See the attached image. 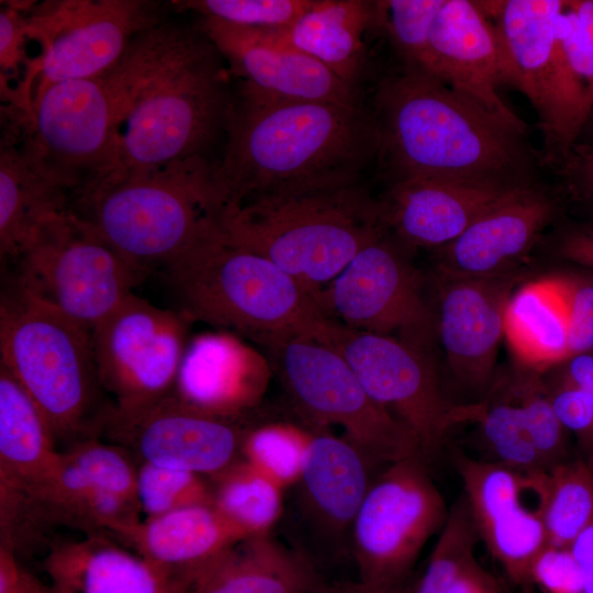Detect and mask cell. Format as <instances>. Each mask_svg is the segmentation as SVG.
I'll return each instance as SVG.
<instances>
[{"instance_id":"ac0fdd59","label":"cell","mask_w":593,"mask_h":593,"mask_svg":"<svg viewBox=\"0 0 593 593\" xmlns=\"http://www.w3.org/2000/svg\"><path fill=\"white\" fill-rule=\"evenodd\" d=\"M518 275L461 277L437 271L435 281L436 339L448 369L467 391L482 395L491 389L504 313Z\"/></svg>"},{"instance_id":"f35d334b","label":"cell","mask_w":593,"mask_h":593,"mask_svg":"<svg viewBox=\"0 0 593 593\" xmlns=\"http://www.w3.org/2000/svg\"><path fill=\"white\" fill-rule=\"evenodd\" d=\"M556 27L567 67L590 114L593 109V0H563Z\"/></svg>"},{"instance_id":"83f0119b","label":"cell","mask_w":593,"mask_h":593,"mask_svg":"<svg viewBox=\"0 0 593 593\" xmlns=\"http://www.w3.org/2000/svg\"><path fill=\"white\" fill-rule=\"evenodd\" d=\"M59 457L46 417L0 365V486L37 504L54 480Z\"/></svg>"},{"instance_id":"681fc988","label":"cell","mask_w":593,"mask_h":593,"mask_svg":"<svg viewBox=\"0 0 593 593\" xmlns=\"http://www.w3.org/2000/svg\"><path fill=\"white\" fill-rule=\"evenodd\" d=\"M505 580H500L470 558L459 570L447 593H504Z\"/></svg>"},{"instance_id":"ab89813d","label":"cell","mask_w":593,"mask_h":593,"mask_svg":"<svg viewBox=\"0 0 593 593\" xmlns=\"http://www.w3.org/2000/svg\"><path fill=\"white\" fill-rule=\"evenodd\" d=\"M61 451L93 485L137 501V462L123 447L89 438Z\"/></svg>"},{"instance_id":"7a4b0ae2","label":"cell","mask_w":593,"mask_h":593,"mask_svg":"<svg viewBox=\"0 0 593 593\" xmlns=\"http://www.w3.org/2000/svg\"><path fill=\"white\" fill-rule=\"evenodd\" d=\"M224 131L214 163L224 210L265 195L355 184L377 157L372 113L360 103L276 99L240 86Z\"/></svg>"},{"instance_id":"2e32d148","label":"cell","mask_w":593,"mask_h":593,"mask_svg":"<svg viewBox=\"0 0 593 593\" xmlns=\"http://www.w3.org/2000/svg\"><path fill=\"white\" fill-rule=\"evenodd\" d=\"M242 414L214 412L176 392L131 409L113 406L103 435L136 462L212 478L242 458Z\"/></svg>"},{"instance_id":"f546056e","label":"cell","mask_w":593,"mask_h":593,"mask_svg":"<svg viewBox=\"0 0 593 593\" xmlns=\"http://www.w3.org/2000/svg\"><path fill=\"white\" fill-rule=\"evenodd\" d=\"M376 26L374 1L314 0L292 24L275 29L283 42L356 86L365 60V32Z\"/></svg>"},{"instance_id":"6f0895ef","label":"cell","mask_w":593,"mask_h":593,"mask_svg":"<svg viewBox=\"0 0 593 593\" xmlns=\"http://www.w3.org/2000/svg\"><path fill=\"white\" fill-rule=\"evenodd\" d=\"M580 456L593 468V424L588 443Z\"/></svg>"},{"instance_id":"ee69618b","label":"cell","mask_w":593,"mask_h":593,"mask_svg":"<svg viewBox=\"0 0 593 593\" xmlns=\"http://www.w3.org/2000/svg\"><path fill=\"white\" fill-rule=\"evenodd\" d=\"M529 583L545 593H585L579 566L569 547L547 545L533 561Z\"/></svg>"},{"instance_id":"8992f818","label":"cell","mask_w":593,"mask_h":593,"mask_svg":"<svg viewBox=\"0 0 593 593\" xmlns=\"http://www.w3.org/2000/svg\"><path fill=\"white\" fill-rule=\"evenodd\" d=\"M219 227L293 277L315 299L385 227L378 199L358 183L265 195L225 209Z\"/></svg>"},{"instance_id":"bcb514c9","label":"cell","mask_w":593,"mask_h":593,"mask_svg":"<svg viewBox=\"0 0 593 593\" xmlns=\"http://www.w3.org/2000/svg\"><path fill=\"white\" fill-rule=\"evenodd\" d=\"M545 390L557 418L575 435L582 452L593 424V394L569 387H545Z\"/></svg>"},{"instance_id":"b9f144b4","label":"cell","mask_w":593,"mask_h":593,"mask_svg":"<svg viewBox=\"0 0 593 593\" xmlns=\"http://www.w3.org/2000/svg\"><path fill=\"white\" fill-rule=\"evenodd\" d=\"M314 0H191L179 8L235 25L256 29H283L292 24Z\"/></svg>"},{"instance_id":"277c9868","label":"cell","mask_w":593,"mask_h":593,"mask_svg":"<svg viewBox=\"0 0 593 593\" xmlns=\"http://www.w3.org/2000/svg\"><path fill=\"white\" fill-rule=\"evenodd\" d=\"M223 210L214 163L205 156L111 175L78 193L70 208L143 277L167 268L217 226Z\"/></svg>"},{"instance_id":"e0dca14e","label":"cell","mask_w":593,"mask_h":593,"mask_svg":"<svg viewBox=\"0 0 593 593\" xmlns=\"http://www.w3.org/2000/svg\"><path fill=\"white\" fill-rule=\"evenodd\" d=\"M188 321L133 293L92 328L100 380L115 407H136L175 392Z\"/></svg>"},{"instance_id":"c3c4849f","label":"cell","mask_w":593,"mask_h":593,"mask_svg":"<svg viewBox=\"0 0 593 593\" xmlns=\"http://www.w3.org/2000/svg\"><path fill=\"white\" fill-rule=\"evenodd\" d=\"M555 251L566 260L593 269V224L560 231L555 238Z\"/></svg>"},{"instance_id":"4fadbf2b","label":"cell","mask_w":593,"mask_h":593,"mask_svg":"<svg viewBox=\"0 0 593 593\" xmlns=\"http://www.w3.org/2000/svg\"><path fill=\"white\" fill-rule=\"evenodd\" d=\"M448 515L422 456L385 465L373 478L351 529L358 580L377 588L410 581L422 549L440 534Z\"/></svg>"},{"instance_id":"484cf974","label":"cell","mask_w":593,"mask_h":593,"mask_svg":"<svg viewBox=\"0 0 593 593\" xmlns=\"http://www.w3.org/2000/svg\"><path fill=\"white\" fill-rule=\"evenodd\" d=\"M43 567L53 593H180L158 569L104 533L55 536Z\"/></svg>"},{"instance_id":"f5cc1de1","label":"cell","mask_w":593,"mask_h":593,"mask_svg":"<svg viewBox=\"0 0 593 593\" xmlns=\"http://www.w3.org/2000/svg\"><path fill=\"white\" fill-rule=\"evenodd\" d=\"M582 575L585 593H593V524L569 546Z\"/></svg>"},{"instance_id":"1f68e13d","label":"cell","mask_w":593,"mask_h":593,"mask_svg":"<svg viewBox=\"0 0 593 593\" xmlns=\"http://www.w3.org/2000/svg\"><path fill=\"white\" fill-rule=\"evenodd\" d=\"M526 477L549 545L569 547L593 524V468L579 456Z\"/></svg>"},{"instance_id":"9f6ffc18","label":"cell","mask_w":593,"mask_h":593,"mask_svg":"<svg viewBox=\"0 0 593 593\" xmlns=\"http://www.w3.org/2000/svg\"><path fill=\"white\" fill-rule=\"evenodd\" d=\"M505 581L506 583L504 593H536L535 586L530 584L515 585L510 583L506 579Z\"/></svg>"},{"instance_id":"ffe728a7","label":"cell","mask_w":593,"mask_h":593,"mask_svg":"<svg viewBox=\"0 0 593 593\" xmlns=\"http://www.w3.org/2000/svg\"><path fill=\"white\" fill-rule=\"evenodd\" d=\"M201 31L242 87L269 98L359 104L353 86L272 30L202 18Z\"/></svg>"},{"instance_id":"7bdbcfd3","label":"cell","mask_w":593,"mask_h":593,"mask_svg":"<svg viewBox=\"0 0 593 593\" xmlns=\"http://www.w3.org/2000/svg\"><path fill=\"white\" fill-rule=\"evenodd\" d=\"M34 2H4L0 11V66L1 77L10 75L16 79L24 75L26 80L31 59L26 56V43L30 40L27 34V15L33 9Z\"/></svg>"},{"instance_id":"4316f807","label":"cell","mask_w":593,"mask_h":593,"mask_svg":"<svg viewBox=\"0 0 593 593\" xmlns=\"http://www.w3.org/2000/svg\"><path fill=\"white\" fill-rule=\"evenodd\" d=\"M324 582L306 552L267 534L245 538L210 561L183 593H315Z\"/></svg>"},{"instance_id":"9a60e30c","label":"cell","mask_w":593,"mask_h":593,"mask_svg":"<svg viewBox=\"0 0 593 593\" xmlns=\"http://www.w3.org/2000/svg\"><path fill=\"white\" fill-rule=\"evenodd\" d=\"M496 24L538 116L542 166L564 167L580 138L588 112L571 78L557 36L563 0L479 1Z\"/></svg>"},{"instance_id":"8d00e7d4","label":"cell","mask_w":593,"mask_h":593,"mask_svg":"<svg viewBox=\"0 0 593 593\" xmlns=\"http://www.w3.org/2000/svg\"><path fill=\"white\" fill-rule=\"evenodd\" d=\"M480 541L471 513L461 494L449 508L427 566L413 582L411 593H447L462 566L472 557Z\"/></svg>"},{"instance_id":"e575fe53","label":"cell","mask_w":593,"mask_h":593,"mask_svg":"<svg viewBox=\"0 0 593 593\" xmlns=\"http://www.w3.org/2000/svg\"><path fill=\"white\" fill-rule=\"evenodd\" d=\"M494 462L532 475L547 470L526 428L522 409L513 401H485L475 423Z\"/></svg>"},{"instance_id":"8fae6325","label":"cell","mask_w":593,"mask_h":593,"mask_svg":"<svg viewBox=\"0 0 593 593\" xmlns=\"http://www.w3.org/2000/svg\"><path fill=\"white\" fill-rule=\"evenodd\" d=\"M14 262L15 288L91 331L143 278L70 210L45 222Z\"/></svg>"},{"instance_id":"f907efd6","label":"cell","mask_w":593,"mask_h":593,"mask_svg":"<svg viewBox=\"0 0 593 593\" xmlns=\"http://www.w3.org/2000/svg\"><path fill=\"white\" fill-rule=\"evenodd\" d=\"M545 387H569L593 394V353L570 356Z\"/></svg>"},{"instance_id":"5bb4252c","label":"cell","mask_w":593,"mask_h":593,"mask_svg":"<svg viewBox=\"0 0 593 593\" xmlns=\"http://www.w3.org/2000/svg\"><path fill=\"white\" fill-rule=\"evenodd\" d=\"M322 312L350 328L390 336L430 353L436 339L434 301L385 228L368 242L317 295Z\"/></svg>"},{"instance_id":"d6a6232c","label":"cell","mask_w":593,"mask_h":593,"mask_svg":"<svg viewBox=\"0 0 593 593\" xmlns=\"http://www.w3.org/2000/svg\"><path fill=\"white\" fill-rule=\"evenodd\" d=\"M209 480L224 517L248 537L270 534L282 515V488L242 458Z\"/></svg>"},{"instance_id":"d4e9b609","label":"cell","mask_w":593,"mask_h":593,"mask_svg":"<svg viewBox=\"0 0 593 593\" xmlns=\"http://www.w3.org/2000/svg\"><path fill=\"white\" fill-rule=\"evenodd\" d=\"M245 538L213 504H199L144 518L118 540L183 593L203 567Z\"/></svg>"},{"instance_id":"44dd1931","label":"cell","mask_w":593,"mask_h":593,"mask_svg":"<svg viewBox=\"0 0 593 593\" xmlns=\"http://www.w3.org/2000/svg\"><path fill=\"white\" fill-rule=\"evenodd\" d=\"M474 526L490 555L515 585L530 584L533 561L549 545L537 510L527 508L522 494L527 477L502 463L454 454Z\"/></svg>"},{"instance_id":"30bf717a","label":"cell","mask_w":593,"mask_h":593,"mask_svg":"<svg viewBox=\"0 0 593 593\" xmlns=\"http://www.w3.org/2000/svg\"><path fill=\"white\" fill-rule=\"evenodd\" d=\"M316 340L338 351L367 393L414 435L428 465L440 455L454 427L477 423L484 410V401L452 402L441 388L430 353L402 340L332 318Z\"/></svg>"},{"instance_id":"db71d44e","label":"cell","mask_w":593,"mask_h":593,"mask_svg":"<svg viewBox=\"0 0 593 593\" xmlns=\"http://www.w3.org/2000/svg\"><path fill=\"white\" fill-rule=\"evenodd\" d=\"M414 580L396 588H377L357 581L324 582L315 593H411Z\"/></svg>"},{"instance_id":"d590c367","label":"cell","mask_w":593,"mask_h":593,"mask_svg":"<svg viewBox=\"0 0 593 593\" xmlns=\"http://www.w3.org/2000/svg\"><path fill=\"white\" fill-rule=\"evenodd\" d=\"M309 440V433L289 425L251 426L243 446L242 459L283 490L296 485Z\"/></svg>"},{"instance_id":"836d02e7","label":"cell","mask_w":593,"mask_h":593,"mask_svg":"<svg viewBox=\"0 0 593 593\" xmlns=\"http://www.w3.org/2000/svg\"><path fill=\"white\" fill-rule=\"evenodd\" d=\"M445 0L374 1V23L389 38L402 65L429 72V37Z\"/></svg>"},{"instance_id":"f6af8a7d","label":"cell","mask_w":593,"mask_h":593,"mask_svg":"<svg viewBox=\"0 0 593 593\" xmlns=\"http://www.w3.org/2000/svg\"><path fill=\"white\" fill-rule=\"evenodd\" d=\"M560 278L569 316V354L593 353V278Z\"/></svg>"},{"instance_id":"6da1fadb","label":"cell","mask_w":593,"mask_h":593,"mask_svg":"<svg viewBox=\"0 0 593 593\" xmlns=\"http://www.w3.org/2000/svg\"><path fill=\"white\" fill-rule=\"evenodd\" d=\"M377 158L393 180L428 176L519 190L539 181L527 125L512 123L421 69L383 78L371 111Z\"/></svg>"},{"instance_id":"52a82bcc","label":"cell","mask_w":593,"mask_h":593,"mask_svg":"<svg viewBox=\"0 0 593 593\" xmlns=\"http://www.w3.org/2000/svg\"><path fill=\"white\" fill-rule=\"evenodd\" d=\"M167 269L184 316L260 343L289 335L316 339L328 320L307 289L266 257L228 240L219 225Z\"/></svg>"},{"instance_id":"9c48e42d","label":"cell","mask_w":593,"mask_h":593,"mask_svg":"<svg viewBox=\"0 0 593 593\" xmlns=\"http://www.w3.org/2000/svg\"><path fill=\"white\" fill-rule=\"evenodd\" d=\"M262 344L289 396L314 424L338 426L345 439L378 465L422 456L414 435L367 393L334 348L300 335Z\"/></svg>"},{"instance_id":"3957f363","label":"cell","mask_w":593,"mask_h":593,"mask_svg":"<svg viewBox=\"0 0 593 593\" xmlns=\"http://www.w3.org/2000/svg\"><path fill=\"white\" fill-rule=\"evenodd\" d=\"M123 58L127 96L115 174L205 156L232 101L222 57L204 33L160 22L139 33Z\"/></svg>"},{"instance_id":"d6986e66","label":"cell","mask_w":593,"mask_h":593,"mask_svg":"<svg viewBox=\"0 0 593 593\" xmlns=\"http://www.w3.org/2000/svg\"><path fill=\"white\" fill-rule=\"evenodd\" d=\"M429 72L503 119L526 125L500 97L519 90V76L494 23L479 1L445 0L429 37Z\"/></svg>"},{"instance_id":"7dc6e473","label":"cell","mask_w":593,"mask_h":593,"mask_svg":"<svg viewBox=\"0 0 593 593\" xmlns=\"http://www.w3.org/2000/svg\"><path fill=\"white\" fill-rule=\"evenodd\" d=\"M0 593H53L10 548L0 545Z\"/></svg>"},{"instance_id":"5b68a950","label":"cell","mask_w":593,"mask_h":593,"mask_svg":"<svg viewBox=\"0 0 593 593\" xmlns=\"http://www.w3.org/2000/svg\"><path fill=\"white\" fill-rule=\"evenodd\" d=\"M0 365L42 411L57 445L103 435L114 403L105 399L91 329L14 288L1 298Z\"/></svg>"},{"instance_id":"7c38bea8","label":"cell","mask_w":593,"mask_h":593,"mask_svg":"<svg viewBox=\"0 0 593 593\" xmlns=\"http://www.w3.org/2000/svg\"><path fill=\"white\" fill-rule=\"evenodd\" d=\"M161 22L159 4L143 0H64L35 4L27 15L30 40L41 52L30 64L22 104L48 87L97 77L116 65L133 40Z\"/></svg>"},{"instance_id":"f1b7e54d","label":"cell","mask_w":593,"mask_h":593,"mask_svg":"<svg viewBox=\"0 0 593 593\" xmlns=\"http://www.w3.org/2000/svg\"><path fill=\"white\" fill-rule=\"evenodd\" d=\"M72 192L27 152L13 122L0 146V255L20 256L37 230L70 210Z\"/></svg>"},{"instance_id":"60d3db41","label":"cell","mask_w":593,"mask_h":593,"mask_svg":"<svg viewBox=\"0 0 593 593\" xmlns=\"http://www.w3.org/2000/svg\"><path fill=\"white\" fill-rule=\"evenodd\" d=\"M526 428L547 470L571 458L567 429L557 418L544 383L533 374L517 382L514 390Z\"/></svg>"},{"instance_id":"4dcf8cb0","label":"cell","mask_w":593,"mask_h":593,"mask_svg":"<svg viewBox=\"0 0 593 593\" xmlns=\"http://www.w3.org/2000/svg\"><path fill=\"white\" fill-rule=\"evenodd\" d=\"M504 337L517 361L534 374L569 358V316L560 276L530 281L512 293Z\"/></svg>"},{"instance_id":"11a10c76","label":"cell","mask_w":593,"mask_h":593,"mask_svg":"<svg viewBox=\"0 0 593 593\" xmlns=\"http://www.w3.org/2000/svg\"><path fill=\"white\" fill-rule=\"evenodd\" d=\"M580 138L583 139V143L581 144L577 143L578 145H584V144H589L593 142V109L589 114V118L584 124Z\"/></svg>"},{"instance_id":"816d5d0a","label":"cell","mask_w":593,"mask_h":593,"mask_svg":"<svg viewBox=\"0 0 593 593\" xmlns=\"http://www.w3.org/2000/svg\"><path fill=\"white\" fill-rule=\"evenodd\" d=\"M561 170L586 199L593 201V142L577 145Z\"/></svg>"},{"instance_id":"7402d4cb","label":"cell","mask_w":593,"mask_h":593,"mask_svg":"<svg viewBox=\"0 0 593 593\" xmlns=\"http://www.w3.org/2000/svg\"><path fill=\"white\" fill-rule=\"evenodd\" d=\"M523 190L439 177H403L389 180L383 197L378 199L380 219L385 230L409 250L439 248Z\"/></svg>"},{"instance_id":"cb8c5ba5","label":"cell","mask_w":593,"mask_h":593,"mask_svg":"<svg viewBox=\"0 0 593 593\" xmlns=\"http://www.w3.org/2000/svg\"><path fill=\"white\" fill-rule=\"evenodd\" d=\"M373 462L344 437L309 433L300 479L303 518L318 538L342 548L349 546L360 505L373 480Z\"/></svg>"},{"instance_id":"603a6c76","label":"cell","mask_w":593,"mask_h":593,"mask_svg":"<svg viewBox=\"0 0 593 593\" xmlns=\"http://www.w3.org/2000/svg\"><path fill=\"white\" fill-rule=\"evenodd\" d=\"M558 200L542 183L491 210L438 248L437 271L461 277L514 272L558 214Z\"/></svg>"},{"instance_id":"ba28073f","label":"cell","mask_w":593,"mask_h":593,"mask_svg":"<svg viewBox=\"0 0 593 593\" xmlns=\"http://www.w3.org/2000/svg\"><path fill=\"white\" fill-rule=\"evenodd\" d=\"M126 96L122 57L97 77L48 87L32 102L27 116L11 118L31 156L75 198L116 172L118 127Z\"/></svg>"},{"instance_id":"74e56055","label":"cell","mask_w":593,"mask_h":593,"mask_svg":"<svg viewBox=\"0 0 593 593\" xmlns=\"http://www.w3.org/2000/svg\"><path fill=\"white\" fill-rule=\"evenodd\" d=\"M136 499L145 518L187 506L213 504L209 478L145 462H137Z\"/></svg>"}]
</instances>
